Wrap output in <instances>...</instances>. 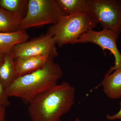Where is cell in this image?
Listing matches in <instances>:
<instances>
[{"instance_id": "15", "label": "cell", "mask_w": 121, "mask_h": 121, "mask_svg": "<svg viewBox=\"0 0 121 121\" xmlns=\"http://www.w3.org/2000/svg\"><path fill=\"white\" fill-rule=\"evenodd\" d=\"M9 98L6 93V89L0 82V105L6 108L8 107L10 104Z\"/></svg>"}, {"instance_id": "6", "label": "cell", "mask_w": 121, "mask_h": 121, "mask_svg": "<svg viewBox=\"0 0 121 121\" xmlns=\"http://www.w3.org/2000/svg\"><path fill=\"white\" fill-rule=\"evenodd\" d=\"M119 35L114 31L107 29H103L100 31L91 29L81 35L77 43H92L99 46L103 51L107 50L110 51L114 56V65L110 67L105 75H108L121 68V53L117 44Z\"/></svg>"}, {"instance_id": "8", "label": "cell", "mask_w": 121, "mask_h": 121, "mask_svg": "<svg viewBox=\"0 0 121 121\" xmlns=\"http://www.w3.org/2000/svg\"><path fill=\"white\" fill-rule=\"evenodd\" d=\"M50 57L47 56H24L14 59V67L17 78L31 73L43 67Z\"/></svg>"}, {"instance_id": "14", "label": "cell", "mask_w": 121, "mask_h": 121, "mask_svg": "<svg viewBox=\"0 0 121 121\" xmlns=\"http://www.w3.org/2000/svg\"><path fill=\"white\" fill-rule=\"evenodd\" d=\"M28 0H0V7L11 12L20 15L22 19L27 11Z\"/></svg>"}, {"instance_id": "3", "label": "cell", "mask_w": 121, "mask_h": 121, "mask_svg": "<svg viewBox=\"0 0 121 121\" xmlns=\"http://www.w3.org/2000/svg\"><path fill=\"white\" fill-rule=\"evenodd\" d=\"M97 24L87 13L66 15L57 23L50 27L46 33L55 37L56 45L60 47L77 43L81 35L94 29Z\"/></svg>"}, {"instance_id": "4", "label": "cell", "mask_w": 121, "mask_h": 121, "mask_svg": "<svg viewBox=\"0 0 121 121\" xmlns=\"http://www.w3.org/2000/svg\"><path fill=\"white\" fill-rule=\"evenodd\" d=\"M56 0H28L27 11L22 19L20 30L48 24H56L66 16Z\"/></svg>"}, {"instance_id": "18", "label": "cell", "mask_w": 121, "mask_h": 121, "mask_svg": "<svg viewBox=\"0 0 121 121\" xmlns=\"http://www.w3.org/2000/svg\"><path fill=\"white\" fill-rule=\"evenodd\" d=\"M5 54L0 53V66H1L4 61Z\"/></svg>"}, {"instance_id": "1", "label": "cell", "mask_w": 121, "mask_h": 121, "mask_svg": "<svg viewBox=\"0 0 121 121\" xmlns=\"http://www.w3.org/2000/svg\"><path fill=\"white\" fill-rule=\"evenodd\" d=\"M75 89L64 82L36 95L29 103L32 121H60L74 103Z\"/></svg>"}, {"instance_id": "9", "label": "cell", "mask_w": 121, "mask_h": 121, "mask_svg": "<svg viewBox=\"0 0 121 121\" xmlns=\"http://www.w3.org/2000/svg\"><path fill=\"white\" fill-rule=\"evenodd\" d=\"M29 38L25 30L0 32V53L5 54L11 52L15 46L27 41Z\"/></svg>"}, {"instance_id": "7", "label": "cell", "mask_w": 121, "mask_h": 121, "mask_svg": "<svg viewBox=\"0 0 121 121\" xmlns=\"http://www.w3.org/2000/svg\"><path fill=\"white\" fill-rule=\"evenodd\" d=\"M56 45L55 37L46 33L16 45L11 52L14 59L36 56H47L54 58L58 56Z\"/></svg>"}, {"instance_id": "19", "label": "cell", "mask_w": 121, "mask_h": 121, "mask_svg": "<svg viewBox=\"0 0 121 121\" xmlns=\"http://www.w3.org/2000/svg\"><path fill=\"white\" fill-rule=\"evenodd\" d=\"M75 121H80V119L78 118L76 119Z\"/></svg>"}, {"instance_id": "11", "label": "cell", "mask_w": 121, "mask_h": 121, "mask_svg": "<svg viewBox=\"0 0 121 121\" xmlns=\"http://www.w3.org/2000/svg\"><path fill=\"white\" fill-rule=\"evenodd\" d=\"M14 60L12 52L5 54L4 61L0 66V82L5 89L17 78L14 69Z\"/></svg>"}, {"instance_id": "5", "label": "cell", "mask_w": 121, "mask_h": 121, "mask_svg": "<svg viewBox=\"0 0 121 121\" xmlns=\"http://www.w3.org/2000/svg\"><path fill=\"white\" fill-rule=\"evenodd\" d=\"M88 12L103 29L121 33V0H89Z\"/></svg>"}, {"instance_id": "12", "label": "cell", "mask_w": 121, "mask_h": 121, "mask_svg": "<svg viewBox=\"0 0 121 121\" xmlns=\"http://www.w3.org/2000/svg\"><path fill=\"white\" fill-rule=\"evenodd\" d=\"M22 19L20 15L0 7V32H11L20 30Z\"/></svg>"}, {"instance_id": "16", "label": "cell", "mask_w": 121, "mask_h": 121, "mask_svg": "<svg viewBox=\"0 0 121 121\" xmlns=\"http://www.w3.org/2000/svg\"><path fill=\"white\" fill-rule=\"evenodd\" d=\"M119 104L121 106V108L119 111L116 114L113 115H110L107 114L106 116L107 119L109 121H114L116 119H119L121 120V101Z\"/></svg>"}, {"instance_id": "2", "label": "cell", "mask_w": 121, "mask_h": 121, "mask_svg": "<svg viewBox=\"0 0 121 121\" xmlns=\"http://www.w3.org/2000/svg\"><path fill=\"white\" fill-rule=\"evenodd\" d=\"M63 75L60 65L50 58L42 68L17 78L6 89V93L9 97L20 98L29 104L36 95L57 84Z\"/></svg>"}, {"instance_id": "17", "label": "cell", "mask_w": 121, "mask_h": 121, "mask_svg": "<svg viewBox=\"0 0 121 121\" xmlns=\"http://www.w3.org/2000/svg\"><path fill=\"white\" fill-rule=\"evenodd\" d=\"M5 107L0 105V121H5L6 109Z\"/></svg>"}, {"instance_id": "13", "label": "cell", "mask_w": 121, "mask_h": 121, "mask_svg": "<svg viewBox=\"0 0 121 121\" xmlns=\"http://www.w3.org/2000/svg\"><path fill=\"white\" fill-rule=\"evenodd\" d=\"M61 10L67 15L88 12L89 0H56Z\"/></svg>"}, {"instance_id": "10", "label": "cell", "mask_w": 121, "mask_h": 121, "mask_svg": "<svg viewBox=\"0 0 121 121\" xmlns=\"http://www.w3.org/2000/svg\"><path fill=\"white\" fill-rule=\"evenodd\" d=\"M104 93L112 99L121 98V68L105 77L101 83Z\"/></svg>"}]
</instances>
